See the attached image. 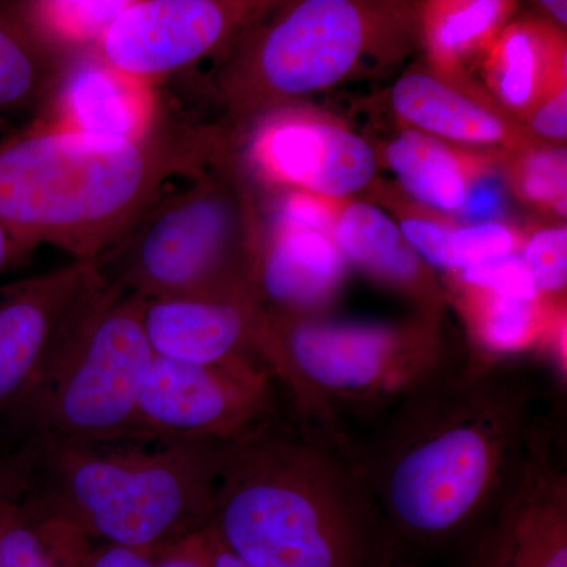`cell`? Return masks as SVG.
<instances>
[{"label": "cell", "mask_w": 567, "mask_h": 567, "mask_svg": "<svg viewBox=\"0 0 567 567\" xmlns=\"http://www.w3.org/2000/svg\"><path fill=\"white\" fill-rule=\"evenodd\" d=\"M29 17L62 50H95L128 0H43L24 2Z\"/></svg>", "instance_id": "d4e9b609"}, {"label": "cell", "mask_w": 567, "mask_h": 567, "mask_svg": "<svg viewBox=\"0 0 567 567\" xmlns=\"http://www.w3.org/2000/svg\"><path fill=\"white\" fill-rule=\"evenodd\" d=\"M151 205L114 248L95 260L103 282L142 300L254 295L256 249L248 205L229 182L207 175ZM259 300V298H257Z\"/></svg>", "instance_id": "52a82bcc"}, {"label": "cell", "mask_w": 567, "mask_h": 567, "mask_svg": "<svg viewBox=\"0 0 567 567\" xmlns=\"http://www.w3.org/2000/svg\"><path fill=\"white\" fill-rule=\"evenodd\" d=\"M73 55L37 28L24 2H0V114L51 102Z\"/></svg>", "instance_id": "ffe728a7"}, {"label": "cell", "mask_w": 567, "mask_h": 567, "mask_svg": "<svg viewBox=\"0 0 567 567\" xmlns=\"http://www.w3.org/2000/svg\"><path fill=\"white\" fill-rule=\"evenodd\" d=\"M513 182L522 197L543 208L566 210V152L559 148H527L517 152Z\"/></svg>", "instance_id": "484cf974"}, {"label": "cell", "mask_w": 567, "mask_h": 567, "mask_svg": "<svg viewBox=\"0 0 567 567\" xmlns=\"http://www.w3.org/2000/svg\"><path fill=\"white\" fill-rule=\"evenodd\" d=\"M142 322L153 357L260 369L274 375L268 364L267 315L254 295L158 298L145 301Z\"/></svg>", "instance_id": "7c38bea8"}, {"label": "cell", "mask_w": 567, "mask_h": 567, "mask_svg": "<svg viewBox=\"0 0 567 567\" xmlns=\"http://www.w3.org/2000/svg\"><path fill=\"white\" fill-rule=\"evenodd\" d=\"M28 256L0 223V275Z\"/></svg>", "instance_id": "e575fe53"}, {"label": "cell", "mask_w": 567, "mask_h": 567, "mask_svg": "<svg viewBox=\"0 0 567 567\" xmlns=\"http://www.w3.org/2000/svg\"><path fill=\"white\" fill-rule=\"evenodd\" d=\"M457 276L462 289L481 290V292L518 298V300H546L537 290L520 254L517 252L472 265L458 271Z\"/></svg>", "instance_id": "f1b7e54d"}, {"label": "cell", "mask_w": 567, "mask_h": 567, "mask_svg": "<svg viewBox=\"0 0 567 567\" xmlns=\"http://www.w3.org/2000/svg\"><path fill=\"white\" fill-rule=\"evenodd\" d=\"M483 58L487 84L496 100L524 121L566 85L565 39L544 22L506 24Z\"/></svg>", "instance_id": "d6986e66"}, {"label": "cell", "mask_w": 567, "mask_h": 567, "mask_svg": "<svg viewBox=\"0 0 567 567\" xmlns=\"http://www.w3.org/2000/svg\"><path fill=\"white\" fill-rule=\"evenodd\" d=\"M254 162L270 181L323 199H344L375 175L371 145L334 123L281 117L265 123Z\"/></svg>", "instance_id": "5bb4252c"}, {"label": "cell", "mask_w": 567, "mask_h": 567, "mask_svg": "<svg viewBox=\"0 0 567 567\" xmlns=\"http://www.w3.org/2000/svg\"><path fill=\"white\" fill-rule=\"evenodd\" d=\"M385 9L308 0L245 40L219 74L227 107L257 114L346 80L385 28Z\"/></svg>", "instance_id": "ba28073f"}, {"label": "cell", "mask_w": 567, "mask_h": 567, "mask_svg": "<svg viewBox=\"0 0 567 567\" xmlns=\"http://www.w3.org/2000/svg\"><path fill=\"white\" fill-rule=\"evenodd\" d=\"M207 532L249 567H377L390 550L353 436L292 406L223 443Z\"/></svg>", "instance_id": "7a4b0ae2"}, {"label": "cell", "mask_w": 567, "mask_h": 567, "mask_svg": "<svg viewBox=\"0 0 567 567\" xmlns=\"http://www.w3.org/2000/svg\"><path fill=\"white\" fill-rule=\"evenodd\" d=\"M344 276L331 235L276 216L267 245L256 251L254 290L267 311L322 316Z\"/></svg>", "instance_id": "2e32d148"}, {"label": "cell", "mask_w": 567, "mask_h": 567, "mask_svg": "<svg viewBox=\"0 0 567 567\" xmlns=\"http://www.w3.org/2000/svg\"><path fill=\"white\" fill-rule=\"evenodd\" d=\"M22 491L0 495V567H76L89 540L33 516Z\"/></svg>", "instance_id": "cb8c5ba5"}, {"label": "cell", "mask_w": 567, "mask_h": 567, "mask_svg": "<svg viewBox=\"0 0 567 567\" xmlns=\"http://www.w3.org/2000/svg\"><path fill=\"white\" fill-rule=\"evenodd\" d=\"M28 462V443H22L17 451L0 458V495L24 487Z\"/></svg>", "instance_id": "836d02e7"}, {"label": "cell", "mask_w": 567, "mask_h": 567, "mask_svg": "<svg viewBox=\"0 0 567 567\" xmlns=\"http://www.w3.org/2000/svg\"><path fill=\"white\" fill-rule=\"evenodd\" d=\"M462 309L472 324L480 352L506 357L532 349L539 341L561 342V306L550 301L518 298L462 289Z\"/></svg>", "instance_id": "7402d4cb"}, {"label": "cell", "mask_w": 567, "mask_h": 567, "mask_svg": "<svg viewBox=\"0 0 567 567\" xmlns=\"http://www.w3.org/2000/svg\"><path fill=\"white\" fill-rule=\"evenodd\" d=\"M548 386L480 352L353 436L390 550L472 547L527 465Z\"/></svg>", "instance_id": "6da1fadb"}, {"label": "cell", "mask_w": 567, "mask_h": 567, "mask_svg": "<svg viewBox=\"0 0 567 567\" xmlns=\"http://www.w3.org/2000/svg\"><path fill=\"white\" fill-rule=\"evenodd\" d=\"M516 233L503 224H473L458 229L447 227L442 270L457 275L472 265L516 252Z\"/></svg>", "instance_id": "4316f807"}, {"label": "cell", "mask_w": 567, "mask_h": 567, "mask_svg": "<svg viewBox=\"0 0 567 567\" xmlns=\"http://www.w3.org/2000/svg\"><path fill=\"white\" fill-rule=\"evenodd\" d=\"M153 567H212L205 529L156 551Z\"/></svg>", "instance_id": "1f68e13d"}, {"label": "cell", "mask_w": 567, "mask_h": 567, "mask_svg": "<svg viewBox=\"0 0 567 567\" xmlns=\"http://www.w3.org/2000/svg\"><path fill=\"white\" fill-rule=\"evenodd\" d=\"M527 121H529V133L555 142L565 141L567 136L566 85H561L558 91L547 96Z\"/></svg>", "instance_id": "4dcf8cb0"}, {"label": "cell", "mask_w": 567, "mask_h": 567, "mask_svg": "<svg viewBox=\"0 0 567 567\" xmlns=\"http://www.w3.org/2000/svg\"><path fill=\"white\" fill-rule=\"evenodd\" d=\"M386 162L406 192L442 212H461L477 175L476 167L461 153L413 130L388 145Z\"/></svg>", "instance_id": "603a6c76"}, {"label": "cell", "mask_w": 567, "mask_h": 567, "mask_svg": "<svg viewBox=\"0 0 567 567\" xmlns=\"http://www.w3.org/2000/svg\"><path fill=\"white\" fill-rule=\"evenodd\" d=\"M76 567H153V555L130 548L89 543Z\"/></svg>", "instance_id": "d6a6232c"}, {"label": "cell", "mask_w": 567, "mask_h": 567, "mask_svg": "<svg viewBox=\"0 0 567 567\" xmlns=\"http://www.w3.org/2000/svg\"><path fill=\"white\" fill-rule=\"evenodd\" d=\"M342 259L415 301L417 312L442 315L447 295L406 244L398 224L374 205L349 204L336 216L333 234Z\"/></svg>", "instance_id": "ac0fdd59"}, {"label": "cell", "mask_w": 567, "mask_h": 567, "mask_svg": "<svg viewBox=\"0 0 567 567\" xmlns=\"http://www.w3.org/2000/svg\"><path fill=\"white\" fill-rule=\"evenodd\" d=\"M265 315L271 372L293 412L342 434L352 435L349 420L374 424L456 361L434 312L402 323Z\"/></svg>", "instance_id": "5b68a950"}, {"label": "cell", "mask_w": 567, "mask_h": 567, "mask_svg": "<svg viewBox=\"0 0 567 567\" xmlns=\"http://www.w3.org/2000/svg\"><path fill=\"white\" fill-rule=\"evenodd\" d=\"M25 442L31 454L21 498L41 520L148 555L207 528L223 443Z\"/></svg>", "instance_id": "277c9868"}, {"label": "cell", "mask_w": 567, "mask_h": 567, "mask_svg": "<svg viewBox=\"0 0 567 567\" xmlns=\"http://www.w3.org/2000/svg\"><path fill=\"white\" fill-rule=\"evenodd\" d=\"M265 10L267 3L229 0H128L95 51L155 85L218 51Z\"/></svg>", "instance_id": "30bf717a"}, {"label": "cell", "mask_w": 567, "mask_h": 567, "mask_svg": "<svg viewBox=\"0 0 567 567\" xmlns=\"http://www.w3.org/2000/svg\"><path fill=\"white\" fill-rule=\"evenodd\" d=\"M513 10L514 3L502 0H461L425 7V43L436 71L446 82L475 92L465 80L464 63L484 55Z\"/></svg>", "instance_id": "44dd1931"}, {"label": "cell", "mask_w": 567, "mask_h": 567, "mask_svg": "<svg viewBox=\"0 0 567 567\" xmlns=\"http://www.w3.org/2000/svg\"><path fill=\"white\" fill-rule=\"evenodd\" d=\"M55 125L112 141H140L159 121L155 85L114 69L95 50L78 52L52 96Z\"/></svg>", "instance_id": "9a60e30c"}, {"label": "cell", "mask_w": 567, "mask_h": 567, "mask_svg": "<svg viewBox=\"0 0 567 567\" xmlns=\"http://www.w3.org/2000/svg\"><path fill=\"white\" fill-rule=\"evenodd\" d=\"M543 6L546 7L548 11H550L551 17L557 18L559 22H563V24H566V2H543Z\"/></svg>", "instance_id": "8d00e7d4"}, {"label": "cell", "mask_w": 567, "mask_h": 567, "mask_svg": "<svg viewBox=\"0 0 567 567\" xmlns=\"http://www.w3.org/2000/svg\"><path fill=\"white\" fill-rule=\"evenodd\" d=\"M558 410L537 429L527 465L472 544V567H567V473Z\"/></svg>", "instance_id": "8fae6325"}, {"label": "cell", "mask_w": 567, "mask_h": 567, "mask_svg": "<svg viewBox=\"0 0 567 567\" xmlns=\"http://www.w3.org/2000/svg\"><path fill=\"white\" fill-rule=\"evenodd\" d=\"M100 281L93 260H74L0 290V415H9L31 390L71 317Z\"/></svg>", "instance_id": "4fadbf2b"}, {"label": "cell", "mask_w": 567, "mask_h": 567, "mask_svg": "<svg viewBox=\"0 0 567 567\" xmlns=\"http://www.w3.org/2000/svg\"><path fill=\"white\" fill-rule=\"evenodd\" d=\"M275 377L153 357L136 410L140 440L224 443L278 412Z\"/></svg>", "instance_id": "9c48e42d"}, {"label": "cell", "mask_w": 567, "mask_h": 567, "mask_svg": "<svg viewBox=\"0 0 567 567\" xmlns=\"http://www.w3.org/2000/svg\"><path fill=\"white\" fill-rule=\"evenodd\" d=\"M401 567H413V566H410V565H405V566H401Z\"/></svg>", "instance_id": "74e56055"}, {"label": "cell", "mask_w": 567, "mask_h": 567, "mask_svg": "<svg viewBox=\"0 0 567 567\" xmlns=\"http://www.w3.org/2000/svg\"><path fill=\"white\" fill-rule=\"evenodd\" d=\"M391 102L399 117L434 136L472 145H503L516 153L535 145L528 130L511 122L487 99L429 74H405L394 85Z\"/></svg>", "instance_id": "e0dca14e"}, {"label": "cell", "mask_w": 567, "mask_h": 567, "mask_svg": "<svg viewBox=\"0 0 567 567\" xmlns=\"http://www.w3.org/2000/svg\"><path fill=\"white\" fill-rule=\"evenodd\" d=\"M207 535L208 550H210L212 567H249L246 563L241 561L230 554L227 548H224L218 540L215 539L205 528Z\"/></svg>", "instance_id": "d590c367"}, {"label": "cell", "mask_w": 567, "mask_h": 567, "mask_svg": "<svg viewBox=\"0 0 567 567\" xmlns=\"http://www.w3.org/2000/svg\"><path fill=\"white\" fill-rule=\"evenodd\" d=\"M145 300L100 281L9 413L25 440L95 443L137 439L136 410L153 360Z\"/></svg>", "instance_id": "8992f818"}, {"label": "cell", "mask_w": 567, "mask_h": 567, "mask_svg": "<svg viewBox=\"0 0 567 567\" xmlns=\"http://www.w3.org/2000/svg\"><path fill=\"white\" fill-rule=\"evenodd\" d=\"M221 134L156 123L140 141H112L41 123L0 142V223L25 254L50 245L95 262L178 177H199Z\"/></svg>", "instance_id": "3957f363"}, {"label": "cell", "mask_w": 567, "mask_h": 567, "mask_svg": "<svg viewBox=\"0 0 567 567\" xmlns=\"http://www.w3.org/2000/svg\"><path fill=\"white\" fill-rule=\"evenodd\" d=\"M525 267L540 295L561 306L567 281L566 227H548L533 235L522 254Z\"/></svg>", "instance_id": "83f0119b"}, {"label": "cell", "mask_w": 567, "mask_h": 567, "mask_svg": "<svg viewBox=\"0 0 567 567\" xmlns=\"http://www.w3.org/2000/svg\"><path fill=\"white\" fill-rule=\"evenodd\" d=\"M503 208V194L498 182L494 178H475L466 193L465 203L462 205V218L468 226L473 224L494 223Z\"/></svg>", "instance_id": "f546056e"}]
</instances>
